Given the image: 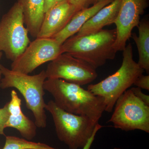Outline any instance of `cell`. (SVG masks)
<instances>
[{"label": "cell", "instance_id": "cell-16", "mask_svg": "<svg viewBox=\"0 0 149 149\" xmlns=\"http://www.w3.org/2000/svg\"><path fill=\"white\" fill-rule=\"evenodd\" d=\"M139 35L133 33L131 37L136 43L139 53L138 63L141 68L149 72V22L143 19L138 25Z\"/></svg>", "mask_w": 149, "mask_h": 149}, {"label": "cell", "instance_id": "cell-22", "mask_svg": "<svg viewBox=\"0 0 149 149\" xmlns=\"http://www.w3.org/2000/svg\"><path fill=\"white\" fill-rule=\"evenodd\" d=\"M103 126L101 125L100 124L98 123L96 125L95 127V130H94V132L92 134V136L91 137L89 140H88L87 143L85 145V146L83 147V148L81 149H91V146L93 144V142L95 139V137L96 134L97 133L98 131H99L101 128H102Z\"/></svg>", "mask_w": 149, "mask_h": 149}, {"label": "cell", "instance_id": "cell-9", "mask_svg": "<svg viewBox=\"0 0 149 149\" xmlns=\"http://www.w3.org/2000/svg\"><path fill=\"white\" fill-rule=\"evenodd\" d=\"M62 45L53 38H36L11 65L13 71L29 74L44 63L63 53Z\"/></svg>", "mask_w": 149, "mask_h": 149}, {"label": "cell", "instance_id": "cell-20", "mask_svg": "<svg viewBox=\"0 0 149 149\" xmlns=\"http://www.w3.org/2000/svg\"><path fill=\"white\" fill-rule=\"evenodd\" d=\"M133 85L136 87L144 89V90L149 91V76L144 75L143 74L140 76L135 81Z\"/></svg>", "mask_w": 149, "mask_h": 149}, {"label": "cell", "instance_id": "cell-5", "mask_svg": "<svg viewBox=\"0 0 149 149\" xmlns=\"http://www.w3.org/2000/svg\"><path fill=\"white\" fill-rule=\"evenodd\" d=\"M45 109L52 115L58 138L70 149L83 148L99 123L88 116L65 111L53 100L46 104Z\"/></svg>", "mask_w": 149, "mask_h": 149}, {"label": "cell", "instance_id": "cell-17", "mask_svg": "<svg viewBox=\"0 0 149 149\" xmlns=\"http://www.w3.org/2000/svg\"><path fill=\"white\" fill-rule=\"evenodd\" d=\"M3 149H59L45 143L32 142L13 136H7Z\"/></svg>", "mask_w": 149, "mask_h": 149}, {"label": "cell", "instance_id": "cell-2", "mask_svg": "<svg viewBox=\"0 0 149 149\" xmlns=\"http://www.w3.org/2000/svg\"><path fill=\"white\" fill-rule=\"evenodd\" d=\"M116 38V29H102L85 36L73 35L62 47L63 53L82 60L96 69L105 64L107 61L115 58Z\"/></svg>", "mask_w": 149, "mask_h": 149}, {"label": "cell", "instance_id": "cell-13", "mask_svg": "<svg viewBox=\"0 0 149 149\" xmlns=\"http://www.w3.org/2000/svg\"><path fill=\"white\" fill-rule=\"evenodd\" d=\"M121 0H113L104 7L88 20L77 33L81 36L96 33L103 27L114 23L117 17Z\"/></svg>", "mask_w": 149, "mask_h": 149}, {"label": "cell", "instance_id": "cell-10", "mask_svg": "<svg viewBox=\"0 0 149 149\" xmlns=\"http://www.w3.org/2000/svg\"><path fill=\"white\" fill-rule=\"evenodd\" d=\"M148 0H121L120 9L114 24L116 38L114 48L123 51L132 35L133 28L138 27L141 16L148 7Z\"/></svg>", "mask_w": 149, "mask_h": 149}, {"label": "cell", "instance_id": "cell-3", "mask_svg": "<svg viewBox=\"0 0 149 149\" xmlns=\"http://www.w3.org/2000/svg\"><path fill=\"white\" fill-rule=\"evenodd\" d=\"M0 70L4 77L0 83L1 88L17 89L24 97L27 108L32 112L37 127L45 128L47 117L44 89V83L47 79L45 70L30 75L13 71L1 64Z\"/></svg>", "mask_w": 149, "mask_h": 149}, {"label": "cell", "instance_id": "cell-15", "mask_svg": "<svg viewBox=\"0 0 149 149\" xmlns=\"http://www.w3.org/2000/svg\"><path fill=\"white\" fill-rule=\"evenodd\" d=\"M17 2L22 8L27 31L31 36L36 38L45 17V0H17Z\"/></svg>", "mask_w": 149, "mask_h": 149}, {"label": "cell", "instance_id": "cell-8", "mask_svg": "<svg viewBox=\"0 0 149 149\" xmlns=\"http://www.w3.org/2000/svg\"><path fill=\"white\" fill-rule=\"evenodd\" d=\"M45 70L47 79H60L82 86L98 76L96 69L87 63L64 53L50 61Z\"/></svg>", "mask_w": 149, "mask_h": 149}, {"label": "cell", "instance_id": "cell-11", "mask_svg": "<svg viewBox=\"0 0 149 149\" xmlns=\"http://www.w3.org/2000/svg\"><path fill=\"white\" fill-rule=\"evenodd\" d=\"M69 1L57 3L45 13L36 38H51L61 31L77 13Z\"/></svg>", "mask_w": 149, "mask_h": 149}, {"label": "cell", "instance_id": "cell-19", "mask_svg": "<svg viewBox=\"0 0 149 149\" xmlns=\"http://www.w3.org/2000/svg\"><path fill=\"white\" fill-rule=\"evenodd\" d=\"M68 1L75 8L77 12L88 8L91 5L95 4V0H69Z\"/></svg>", "mask_w": 149, "mask_h": 149}, {"label": "cell", "instance_id": "cell-25", "mask_svg": "<svg viewBox=\"0 0 149 149\" xmlns=\"http://www.w3.org/2000/svg\"><path fill=\"white\" fill-rule=\"evenodd\" d=\"M69 0H57V3L63 2Z\"/></svg>", "mask_w": 149, "mask_h": 149}, {"label": "cell", "instance_id": "cell-6", "mask_svg": "<svg viewBox=\"0 0 149 149\" xmlns=\"http://www.w3.org/2000/svg\"><path fill=\"white\" fill-rule=\"evenodd\" d=\"M24 24L22 8L17 2L0 21V51L12 62L21 55L31 42Z\"/></svg>", "mask_w": 149, "mask_h": 149}, {"label": "cell", "instance_id": "cell-23", "mask_svg": "<svg viewBox=\"0 0 149 149\" xmlns=\"http://www.w3.org/2000/svg\"><path fill=\"white\" fill-rule=\"evenodd\" d=\"M56 3L57 0H45L44 10L45 13L54 6L55 5Z\"/></svg>", "mask_w": 149, "mask_h": 149}, {"label": "cell", "instance_id": "cell-14", "mask_svg": "<svg viewBox=\"0 0 149 149\" xmlns=\"http://www.w3.org/2000/svg\"><path fill=\"white\" fill-rule=\"evenodd\" d=\"M113 1L104 0L96 3L92 6L77 12L73 15L65 27L51 38L62 45L68 39L77 33L82 26L94 15Z\"/></svg>", "mask_w": 149, "mask_h": 149}, {"label": "cell", "instance_id": "cell-12", "mask_svg": "<svg viewBox=\"0 0 149 149\" xmlns=\"http://www.w3.org/2000/svg\"><path fill=\"white\" fill-rule=\"evenodd\" d=\"M21 100L15 90L11 93V100L8 102L10 115L6 128L10 127L18 130L20 135L27 140L35 138L37 133V125L27 117L21 109Z\"/></svg>", "mask_w": 149, "mask_h": 149}, {"label": "cell", "instance_id": "cell-21", "mask_svg": "<svg viewBox=\"0 0 149 149\" xmlns=\"http://www.w3.org/2000/svg\"><path fill=\"white\" fill-rule=\"evenodd\" d=\"M132 92L135 96L141 101L149 106V96L146 95L142 92L141 88L138 87H133L131 88Z\"/></svg>", "mask_w": 149, "mask_h": 149}, {"label": "cell", "instance_id": "cell-27", "mask_svg": "<svg viewBox=\"0 0 149 149\" xmlns=\"http://www.w3.org/2000/svg\"><path fill=\"white\" fill-rule=\"evenodd\" d=\"M113 149H122L120 148H113Z\"/></svg>", "mask_w": 149, "mask_h": 149}, {"label": "cell", "instance_id": "cell-24", "mask_svg": "<svg viewBox=\"0 0 149 149\" xmlns=\"http://www.w3.org/2000/svg\"><path fill=\"white\" fill-rule=\"evenodd\" d=\"M3 53L2 52L0 51V61H1V59L2 57ZM2 74L1 72V70H0V83H1V80L2 78Z\"/></svg>", "mask_w": 149, "mask_h": 149}, {"label": "cell", "instance_id": "cell-26", "mask_svg": "<svg viewBox=\"0 0 149 149\" xmlns=\"http://www.w3.org/2000/svg\"><path fill=\"white\" fill-rule=\"evenodd\" d=\"M104 1V0H95V4L96 3L99 2L100 1Z\"/></svg>", "mask_w": 149, "mask_h": 149}, {"label": "cell", "instance_id": "cell-1", "mask_svg": "<svg viewBox=\"0 0 149 149\" xmlns=\"http://www.w3.org/2000/svg\"><path fill=\"white\" fill-rule=\"evenodd\" d=\"M44 89L52 96L58 107L68 112L85 116L99 122L105 111L103 98L80 85L61 79H47L44 83Z\"/></svg>", "mask_w": 149, "mask_h": 149}, {"label": "cell", "instance_id": "cell-7", "mask_svg": "<svg viewBox=\"0 0 149 149\" xmlns=\"http://www.w3.org/2000/svg\"><path fill=\"white\" fill-rule=\"evenodd\" d=\"M113 109L109 122L112 123L115 128L149 133V106L137 98L131 89L118 99Z\"/></svg>", "mask_w": 149, "mask_h": 149}, {"label": "cell", "instance_id": "cell-18", "mask_svg": "<svg viewBox=\"0 0 149 149\" xmlns=\"http://www.w3.org/2000/svg\"><path fill=\"white\" fill-rule=\"evenodd\" d=\"M10 113L8 109V103L2 108H0V135H5L4 129L8 120Z\"/></svg>", "mask_w": 149, "mask_h": 149}, {"label": "cell", "instance_id": "cell-4", "mask_svg": "<svg viewBox=\"0 0 149 149\" xmlns=\"http://www.w3.org/2000/svg\"><path fill=\"white\" fill-rule=\"evenodd\" d=\"M122 65L119 69L101 82L88 85L87 90L103 98L105 111L111 112L118 99L133 85L144 70L133 60V48L129 43L123 51Z\"/></svg>", "mask_w": 149, "mask_h": 149}]
</instances>
